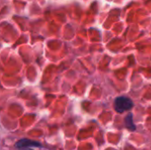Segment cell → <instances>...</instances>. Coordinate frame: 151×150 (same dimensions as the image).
Listing matches in <instances>:
<instances>
[{"label":"cell","instance_id":"cell-3","mask_svg":"<svg viewBox=\"0 0 151 150\" xmlns=\"http://www.w3.org/2000/svg\"><path fill=\"white\" fill-rule=\"evenodd\" d=\"M126 126L130 129L131 131H134L135 130V126L133 123V115L130 114L126 118Z\"/></svg>","mask_w":151,"mask_h":150},{"label":"cell","instance_id":"cell-2","mask_svg":"<svg viewBox=\"0 0 151 150\" xmlns=\"http://www.w3.org/2000/svg\"><path fill=\"white\" fill-rule=\"evenodd\" d=\"M32 146H40L39 143L36 141H33L27 139H23L21 141H19L16 144V147L19 149H27V147H32Z\"/></svg>","mask_w":151,"mask_h":150},{"label":"cell","instance_id":"cell-4","mask_svg":"<svg viewBox=\"0 0 151 150\" xmlns=\"http://www.w3.org/2000/svg\"><path fill=\"white\" fill-rule=\"evenodd\" d=\"M22 150H33V149H24Z\"/></svg>","mask_w":151,"mask_h":150},{"label":"cell","instance_id":"cell-1","mask_svg":"<svg viewBox=\"0 0 151 150\" xmlns=\"http://www.w3.org/2000/svg\"><path fill=\"white\" fill-rule=\"evenodd\" d=\"M134 106L133 101L126 96H119L116 98L114 102V107L115 111L118 113H123L127 111H130Z\"/></svg>","mask_w":151,"mask_h":150}]
</instances>
